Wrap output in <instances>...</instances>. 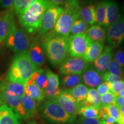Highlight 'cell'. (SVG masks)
I'll use <instances>...</instances> for the list:
<instances>
[{
	"label": "cell",
	"instance_id": "1",
	"mask_svg": "<svg viewBox=\"0 0 124 124\" xmlns=\"http://www.w3.org/2000/svg\"><path fill=\"white\" fill-rule=\"evenodd\" d=\"M38 68L31 61L27 52L15 55L7 75L8 81L18 83L25 86Z\"/></svg>",
	"mask_w": 124,
	"mask_h": 124
},
{
	"label": "cell",
	"instance_id": "2",
	"mask_svg": "<svg viewBox=\"0 0 124 124\" xmlns=\"http://www.w3.org/2000/svg\"><path fill=\"white\" fill-rule=\"evenodd\" d=\"M49 3L48 0H37L17 15L20 24L29 34L35 33L39 31L44 13Z\"/></svg>",
	"mask_w": 124,
	"mask_h": 124
},
{
	"label": "cell",
	"instance_id": "3",
	"mask_svg": "<svg viewBox=\"0 0 124 124\" xmlns=\"http://www.w3.org/2000/svg\"><path fill=\"white\" fill-rule=\"evenodd\" d=\"M62 6L63 11L54 28L48 33L69 37L72 24L79 18L81 5L79 0H67Z\"/></svg>",
	"mask_w": 124,
	"mask_h": 124
},
{
	"label": "cell",
	"instance_id": "4",
	"mask_svg": "<svg viewBox=\"0 0 124 124\" xmlns=\"http://www.w3.org/2000/svg\"><path fill=\"white\" fill-rule=\"evenodd\" d=\"M43 38V48L51 64L57 66L61 64L68 54L69 37L48 33Z\"/></svg>",
	"mask_w": 124,
	"mask_h": 124
},
{
	"label": "cell",
	"instance_id": "5",
	"mask_svg": "<svg viewBox=\"0 0 124 124\" xmlns=\"http://www.w3.org/2000/svg\"><path fill=\"white\" fill-rule=\"evenodd\" d=\"M41 116L52 124H72L76 117L70 115L54 99H48L39 107Z\"/></svg>",
	"mask_w": 124,
	"mask_h": 124
},
{
	"label": "cell",
	"instance_id": "6",
	"mask_svg": "<svg viewBox=\"0 0 124 124\" xmlns=\"http://www.w3.org/2000/svg\"><path fill=\"white\" fill-rule=\"evenodd\" d=\"M31 39L29 33L23 29L15 28L5 40L8 48L16 54L27 52L31 44Z\"/></svg>",
	"mask_w": 124,
	"mask_h": 124
},
{
	"label": "cell",
	"instance_id": "7",
	"mask_svg": "<svg viewBox=\"0 0 124 124\" xmlns=\"http://www.w3.org/2000/svg\"><path fill=\"white\" fill-rule=\"evenodd\" d=\"M62 11L63 7L62 5H56L49 3L44 13L41 26L39 31L40 36L43 38L52 30Z\"/></svg>",
	"mask_w": 124,
	"mask_h": 124
},
{
	"label": "cell",
	"instance_id": "8",
	"mask_svg": "<svg viewBox=\"0 0 124 124\" xmlns=\"http://www.w3.org/2000/svg\"><path fill=\"white\" fill-rule=\"evenodd\" d=\"M88 63L82 57H71L66 59L60 64L59 72L64 75H81L89 67Z\"/></svg>",
	"mask_w": 124,
	"mask_h": 124
},
{
	"label": "cell",
	"instance_id": "9",
	"mask_svg": "<svg viewBox=\"0 0 124 124\" xmlns=\"http://www.w3.org/2000/svg\"><path fill=\"white\" fill-rule=\"evenodd\" d=\"M91 41L86 33L69 36L68 53L71 57H83Z\"/></svg>",
	"mask_w": 124,
	"mask_h": 124
},
{
	"label": "cell",
	"instance_id": "10",
	"mask_svg": "<svg viewBox=\"0 0 124 124\" xmlns=\"http://www.w3.org/2000/svg\"><path fill=\"white\" fill-rule=\"evenodd\" d=\"M106 38L109 46L116 48L123 41L124 38V20L121 15L115 23L108 28Z\"/></svg>",
	"mask_w": 124,
	"mask_h": 124
},
{
	"label": "cell",
	"instance_id": "11",
	"mask_svg": "<svg viewBox=\"0 0 124 124\" xmlns=\"http://www.w3.org/2000/svg\"><path fill=\"white\" fill-rule=\"evenodd\" d=\"M62 108L70 115L76 117L78 114L80 104L66 90H62L58 96L54 98Z\"/></svg>",
	"mask_w": 124,
	"mask_h": 124
},
{
	"label": "cell",
	"instance_id": "12",
	"mask_svg": "<svg viewBox=\"0 0 124 124\" xmlns=\"http://www.w3.org/2000/svg\"><path fill=\"white\" fill-rule=\"evenodd\" d=\"M0 94L2 102L10 107L20 117L25 119V114L22 104V97L16 95L0 89Z\"/></svg>",
	"mask_w": 124,
	"mask_h": 124
},
{
	"label": "cell",
	"instance_id": "13",
	"mask_svg": "<svg viewBox=\"0 0 124 124\" xmlns=\"http://www.w3.org/2000/svg\"><path fill=\"white\" fill-rule=\"evenodd\" d=\"M12 10H4L0 13V43L5 40L16 27Z\"/></svg>",
	"mask_w": 124,
	"mask_h": 124
},
{
	"label": "cell",
	"instance_id": "14",
	"mask_svg": "<svg viewBox=\"0 0 124 124\" xmlns=\"http://www.w3.org/2000/svg\"><path fill=\"white\" fill-rule=\"evenodd\" d=\"M82 81L85 86L91 89L97 87L103 82V74L98 72L95 69L88 67L81 76Z\"/></svg>",
	"mask_w": 124,
	"mask_h": 124
},
{
	"label": "cell",
	"instance_id": "15",
	"mask_svg": "<svg viewBox=\"0 0 124 124\" xmlns=\"http://www.w3.org/2000/svg\"><path fill=\"white\" fill-rule=\"evenodd\" d=\"M112 59V48L109 46H105L98 58L93 62L94 69L101 73H104L107 71L108 64Z\"/></svg>",
	"mask_w": 124,
	"mask_h": 124
},
{
	"label": "cell",
	"instance_id": "16",
	"mask_svg": "<svg viewBox=\"0 0 124 124\" xmlns=\"http://www.w3.org/2000/svg\"><path fill=\"white\" fill-rule=\"evenodd\" d=\"M121 14L117 3L114 0H107L106 16L103 26L108 28L115 23L118 19Z\"/></svg>",
	"mask_w": 124,
	"mask_h": 124
},
{
	"label": "cell",
	"instance_id": "17",
	"mask_svg": "<svg viewBox=\"0 0 124 124\" xmlns=\"http://www.w3.org/2000/svg\"><path fill=\"white\" fill-rule=\"evenodd\" d=\"M28 54L31 61L38 67L44 64L46 58L44 50L36 40H33L32 43H31L28 50Z\"/></svg>",
	"mask_w": 124,
	"mask_h": 124
},
{
	"label": "cell",
	"instance_id": "18",
	"mask_svg": "<svg viewBox=\"0 0 124 124\" xmlns=\"http://www.w3.org/2000/svg\"><path fill=\"white\" fill-rule=\"evenodd\" d=\"M21 117L6 104L0 106V124H20Z\"/></svg>",
	"mask_w": 124,
	"mask_h": 124
},
{
	"label": "cell",
	"instance_id": "19",
	"mask_svg": "<svg viewBox=\"0 0 124 124\" xmlns=\"http://www.w3.org/2000/svg\"><path fill=\"white\" fill-rule=\"evenodd\" d=\"M103 44L95 41H91L83 58L87 63H91L97 59L103 49Z\"/></svg>",
	"mask_w": 124,
	"mask_h": 124
},
{
	"label": "cell",
	"instance_id": "20",
	"mask_svg": "<svg viewBox=\"0 0 124 124\" xmlns=\"http://www.w3.org/2000/svg\"><path fill=\"white\" fill-rule=\"evenodd\" d=\"M26 85H35L43 90L48 86V80L46 72L43 69L36 70L29 79L28 80Z\"/></svg>",
	"mask_w": 124,
	"mask_h": 124
},
{
	"label": "cell",
	"instance_id": "21",
	"mask_svg": "<svg viewBox=\"0 0 124 124\" xmlns=\"http://www.w3.org/2000/svg\"><path fill=\"white\" fill-rule=\"evenodd\" d=\"M22 104L25 114V119L35 117L38 112L36 102L29 96L24 94L22 96Z\"/></svg>",
	"mask_w": 124,
	"mask_h": 124
},
{
	"label": "cell",
	"instance_id": "22",
	"mask_svg": "<svg viewBox=\"0 0 124 124\" xmlns=\"http://www.w3.org/2000/svg\"><path fill=\"white\" fill-rule=\"evenodd\" d=\"M95 4H89L80 7L79 17L88 25H93L95 24Z\"/></svg>",
	"mask_w": 124,
	"mask_h": 124
},
{
	"label": "cell",
	"instance_id": "23",
	"mask_svg": "<svg viewBox=\"0 0 124 124\" xmlns=\"http://www.w3.org/2000/svg\"><path fill=\"white\" fill-rule=\"evenodd\" d=\"M86 33L92 41L103 44L106 40V32L101 26L93 25L88 28Z\"/></svg>",
	"mask_w": 124,
	"mask_h": 124
},
{
	"label": "cell",
	"instance_id": "24",
	"mask_svg": "<svg viewBox=\"0 0 124 124\" xmlns=\"http://www.w3.org/2000/svg\"><path fill=\"white\" fill-rule=\"evenodd\" d=\"M66 91L70 94L79 104H81L86 100L89 88L85 85L79 83L71 89L66 90Z\"/></svg>",
	"mask_w": 124,
	"mask_h": 124
},
{
	"label": "cell",
	"instance_id": "25",
	"mask_svg": "<svg viewBox=\"0 0 124 124\" xmlns=\"http://www.w3.org/2000/svg\"><path fill=\"white\" fill-rule=\"evenodd\" d=\"M24 90L25 94L38 103L43 102L46 98L44 90L40 89L35 85H25L24 86Z\"/></svg>",
	"mask_w": 124,
	"mask_h": 124
},
{
	"label": "cell",
	"instance_id": "26",
	"mask_svg": "<svg viewBox=\"0 0 124 124\" xmlns=\"http://www.w3.org/2000/svg\"><path fill=\"white\" fill-rule=\"evenodd\" d=\"M83 106H94L97 108H101V96L95 89H89L86 100L80 104Z\"/></svg>",
	"mask_w": 124,
	"mask_h": 124
},
{
	"label": "cell",
	"instance_id": "27",
	"mask_svg": "<svg viewBox=\"0 0 124 124\" xmlns=\"http://www.w3.org/2000/svg\"><path fill=\"white\" fill-rule=\"evenodd\" d=\"M0 89L21 97L25 94L24 86L18 83L2 80L0 82Z\"/></svg>",
	"mask_w": 124,
	"mask_h": 124
},
{
	"label": "cell",
	"instance_id": "28",
	"mask_svg": "<svg viewBox=\"0 0 124 124\" xmlns=\"http://www.w3.org/2000/svg\"><path fill=\"white\" fill-rule=\"evenodd\" d=\"M107 0H101L95 5V24L99 26H103L106 16Z\"/></svg>",
	"mask_w": 124,
	"mask_h": 124
},
{
	"label": "cell",
	"instance_id": "29",
	"mask_svg": "<svg viewBox=\"0 0 124 124\" xmlns=\"http://www.w3.org/2000/svg\"><path fill=\"white\" fill-rule=\"evenodd\" d=\"M82 81L81 76L79 75H66L62 78V85L64 87L70 89L79 85Z\"/></svg>",
	"mask_w": 124,
	"mask_h": 124
},
{
	"label": "cell",
	"instance_id": "30",
	"mask_svg": "<svg viewBox=\"0 0 124 124\" xmlns=\"http://www.w3.org/2000/svg\"><path fill=\"white\" fill-rule=\"evenodd\" d=\"M88 28H89V25L85 21H83L81 18H78L74 21L71 26L69 36L86 33Z\"/></svg>",
	"mask_w": 124,
	"mask_h": 124
},
{
	"label": "cell",
	"instance_id": "31",
	"mask_svg": "<svg viewBox=\"0 0 124 124\" xmlns=\"http://www.w3.org/2000/svg\"><path fill=\"white\" fill-rule=\"evenodd\" d=\"M98 109L94 106H80L78 111V114L85 118L99 119Z\"/></svg>",
	"mask_w": 124,
	"mask_h": 124
},
{
	"label": "cell",
	"instance_id": "32",
	"mask_svg": "<svg viewBox=\"0 0 124 124\" xmlns=\"http://www.w3.org/2000/svg\"><path fill=\"white\" fill-rule=\"evenodd\" d=\"M36 1L37 0H13L12 10L18 15Z\"/></svg>",
	"mask_w": 124,
	"mask_h": 124
},
{
	"label": "cell",
	"instance_id": "33",
	"mask_svg": "<svg viewBox=\"0 0 124 124\" xmlns=\"http://www.w3.org/2000/svg\"><path fill=\"white\" fill-rule=\"evenodd\" d=\"M109 115L112 117L118 124H124V117L121 116L118 110L116 103L109 105L108 106Z\"/></svg>",
	"mask_w": 124,
	"mask_h": 124
},
{
	"label": "cell",
	"instance_id": "34",
	"mask_svg": "<svg viewBox=\"0 0 124 124\" xmlns=\"http://www.w3.org/2000/svg\"><path fill=\"white\" fill-rule=\"evenodd\" d=\"M121 67L119 65L117 62L114 60H111L110 63L108 64L107 71L110 73L114 74V75L118 76L121 78L123 79L124 78V72L122 71Z\"/></svg>",
	"mask_w": 124,
	"mask_h": 124
},
{
	"label": "cell",
	"instance_id": "35",
	"mask_svg": "<svg viewBox=\"0 0 124 124\" xmlns=\"http://www.w3.org/2000/svg\"><path fill=\"white\" fill-rule=\"evenodd\" d=\"M116 96L112 92L109 91L101 95V102L102 106H108L116 103Z\"/></svg>",
	"mask_w": 124,
	"mask_h": 124
},
{
	"label": "cell",
	"instance_id": "36",
	"mask_svg": "<svg viewBox=\"0 0 124 124\" xmlns=\"http://www.w3.org/2000/svg\"><path fill=\"white\" fill-rule=\"evenodd\" d=\"M46 75L47 77L48 86L53 87H59V79L57 74L54 73L49 69L46 71Z\"/></svg>",
	"mask_w": 124,
	"mask_h": 124
},
{
	"label": "cell",
	"instance_id": "37",
	"mask_svg": "<svg viewBox=\"0 0 124 124\" xmlns=\"http://www.w3.org/2000/svg\"><path fill=\"white\" fill-rule=\"evenodd\" d=\"M62 90L59 87H53L49 86L44 90V92L46 97L48 99H54L61 93Z\"/></svg>",
	"mask_w": 124,
	"mask_h": 124
},
{
	"label": "cell",
	"instance_id": "38",
	"mask_svg": "<svg viewBox=\"0 0 124 124\" xmlns=\"http://www.w3.org/2000/svg\"><path fill=\"white\" fill-rule=\"evenodd\" d=\"M124 90V82L123 80L110 83V91L117 96L119 92Z\"/></svg>",
	"mask_w": 124,
	"mask_h": 124
},
{
	"label": "cell",
	"instance_id": "39",
	"mask_svg": "<svg viewBox=\"0 0 124 124\" xmlns=\"http://www.w3.org/2000/svg\"><path fill=\"white\" fill-rule=\"evenodd\" d=\"M103 79L105 82H108L110 83H114V82L123 80L120 77H119L118 76L110 73L108 71H106L103 74Z\"/></svg>",
	"mask_w": 124,
	"mask_h": 124
},
{
	"label": "cell",
	"instance_id": "40",
	"mask_svg": "<svg viewBox=\"0 0 124 124\" xmlns=\"http://www.w3.org/2000/svg\"><path fill=\"white\" fill-rule=\"evenodd\" d=\"M97 91L100 95H102L105 93L110 91V83L107 82H102L97 87Z\"/></svg>",
	"mask_w": 124,
	"mask_h": 124
},
{
	"label": "cell",
	"instance_id": "41",
	"mask_svg": "<svg viewBox=\"0 0 124 124\" xmlns=\"http://www.w3.org/2000/svg\"><path fill=\"white\" fill-rule=\"evenodd\" d=\"M114 61L117 62L121 67H123L124 66V51L120 49L116 52L114 55Z\"/></svg>",
	"mask_w": 124,
	"mask_h": 124
},
{
	"label": "cell",
	"instance_id": "42",
	"mask_svg": "<svg viewBox=\"0 0 124 124\" xmlns=\"http://www.w3.org/2000/svg\"><path fill=\"white\" fill-rule=\"evenodd\" d=\"M99 119L100 121H104L108 116H109V112L108 106H102L98 109Z\"/></svg>",
	"mask_w": 124,
	"mask_h": 124
},
{
	"label": "cell",
	"instance_id": "43",
	"mask_svg": "<svg viewBox=\"0 0 124 124\" xmlns=\"http://www.w3.org/2000/svg\"><path fill=\"white\" fill-rule=\"evenodd\" d=\"M79 124H101V121L97 118H88L82 117L79 119Z\"/></svg>",
	"mask_w": 124,
	"mask_h": 124
},
{
	"label": "cell",
	"instance_id": "44",
	"mask_svg": "<svg viewBox=\"0 0 124 124\" xmlns=\"http://www.w3.org/2000/svg\"><path fill=\"white\" fill-rule=\"evenodd\" d=\"M13 2V0H0V7L7 10H12Z\"/></svg>",
	"mask_w": 124,
	"mask_h": 124
},
{
	"label": "cell",
	"instance_id": "45",
	"mask_svg": "<svg viewBox=\"0 0 124 124\" xmlns=\"http://www.w3.org/2000/svg\"><path fill=\"white\" fill-rule=\"evenodd\" d=\"M116 103L118 106H124V97L116 96Z\"/></svg>",
	"mask_w": 124,
	"mask_h": 124
},
{
	"label": "cell",
	"instance_id": "46",
	"mask_svg": "<svg viewBox=\"0 0 124 124\" xmlns=\"http://www.w3.org/2000/svg\"><path fill=\"white\" fill-rule=\"evenodd\" d=\"M67 0H48L51 4L56 5H62Z\"/></svg>",
	"mask_w": 124,
	"mask_h": 124
},
{
	"label": "cell",
	"instance_id": "47",
	"mask_svg": "<svg viewBox=\"0 0 124 124\" xmlns=\"http://www.w3.org/2000/svg\"><path fill=\"white\" fill-rule=\"evenodd\" d=\"M104 122L105 124H117V122L116 121V120L111 116H108L107 117V118L104 121H102Z\"/></svg>",
	"mask_w": 124,
	"mask_h": 124
},
{
	"label": "cell",
	"instance_id": "48",
	"mask_svg": "<svg viewBox=\"0 0 124 124\" xmlns=\"http://www.w3.org/2000/svg\"><path fill=\"white\" fill-rule=\"evenodd\" d=\"M118 110L120 111V114H121L122 116L124 117V106H118Z\"/></svg>",
	"mask_w": 124,
	"mask_h": 124
},
{
	"label": "cell",
	"instance_id": "49",
	"mask_svg": "<svg viewBox=\"0 0 124 124\" xmlns=\"http://www.w3.org/2000/svg\"><path fill=\"white\" fill-rule=\"evenodd\" d=\"M117 96H120V97H124V90L121 91L120 92H119Z\"/></svg>",
	"mask_w": 124,
	"mask_h": 124
},
{
	"label": "cell",
	"instance_id": "50",
	"mask_svg": "<svg viewBox=\"0 0 124 124\" xmlns=\"http://www.w3.org/2000/svg\"><path fill=\"white\" fill-rule=\"evenodd\" d=\"M27 124H37V123L35 121H32L28 122Z\"/></svg>",
	"mask_w": 124,
	"mask_h": 124
},
{
	"label": "cell",
	"instance_id": "51",
	"mask_svg": "<svg viewBox=\"0 0 124 124\" xmlns=\"http://www.w3.org/2000/svg\"><path fill=\"white\" fill-rule=\"evenodd\" d=\"M2 98H1V94H0V106H1V104L2 103Z\"/></svg>",
	"mask_w": 124,
	"mask_h": 124
},
{
	"label": "cell",
	"instance_id": "52",
	"mask_svg": "<svg viewBox=\"0 0 124 124\" xmlns=\"http://www.w3.org/2000/svg\"><path fill=\"white\" fill-rule=\"evenodd\" d=\"M101 124H105L104 122L101 121Z\"/></svg>",
	"mask_w": 124,
	"mask_h": 124
},
{
	"label": "cell",
	"instance_id": "53",
	"mask_svg": "<svg viewBox=\"0 0 124 124\" xmlns=\"http://www.w3.org/2000/svg\"></svg>",
	"mask_w": 124,
	"mask_h": 124
},
{
	"label": "cell",
	"instance_id": "54",
	"mask_svg": "<svg viewBox=\"0 0 124 124\" xmlns=\"http://www.w3.org/2000/svg\"></svg>",
	"mask_w": 124,
	"mask_h": 124
}]
</instances>
